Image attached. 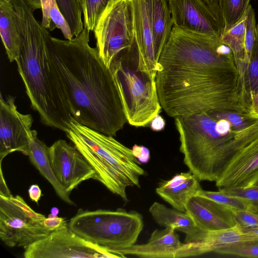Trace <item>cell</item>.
I'll use <instances>...</instances> for the list:
<instances>
[{"label":"cell","mask_w":258,"mask_h":258,"mask_svg":"<svg viewBox=\"0 0 258 258\" xmlns=\"http://www.w3.org/2000/svg\"><path fill=\"white\" fill-rule=\"evenodd\" d=\"M257 39L255 13L251 5H249L246 10L245 32V46L247 62Z\"/></svg>","instance_id":"cell-31"},{"label":"cell","mask_w":258,"mask_h":258,"mask_svg":"<svg viewBox=\"0 0 258 258\" xmlns=\"http://www.w3.org/2000/svg\"><path fill=\"white\" fill-rule=\"evenodd\" d=\"M150 125L152 131L159 132L164 128L165 122L163 118L158 114L151 120Z\"/></svg>","instance_id":"cell-38"},{"label":"cell","mask_w":258,"mask_h":258,"mask_svg":"<svg viewBox=\"0 0 258 258\" xmlns=\"http://www.w3.org/2000/svg\"><path fill=\"white\" fill-rule=\"evenodd\" d=\"M48 60L76 122L115 136L127 122L112 72L89 44L90 31L71 40L51 36L45 30Z\"/></svg>","instance_id":"cell-2"},{"label":"cell","mask_w":258,"mask_h":258,"mask_svg":"<svg viewBox=\"0 0 258 258\" xmlns=\"http://www.w3.org/2000/svg\"><path fill=\"white\" fill-rule=\"evenodd\" d=\"M27 156L33 165L50 183L57 196L68 204L75 206V203L70 198V193L55 177L50 163L48 147L38 138L37 132L29 143Z\"/></svg>","instance_id":"cell-21"},{"label":"cell","mask_w":258,"mask_h":258,"mask_svg":"<svg viewBox=\"0 0 258 258\" xmlns=\"http://www.w3.org/2000/svg\"><path fill=\"white\" fill-rule=\"evenodd\" d=\"M152 25L155 56L159 61L173 24L167 0H146Z\"/></svg>","instance_id":"cell-20"},{"label":"cell","mask_w":258,"mask_h":258,"mask_svg":"<svg viewBox=\"0 0 258 258\" xmlns=\"http://www.w3.org/2000/svg\"><path fill=\"white\" fill-rule=\"evenodd\" d=\"M246 19V11L240 20L220 37L221 41L231 50L242 80L247 63L245 46Z\"/></svg>","instance_id":"cell-23"},{"label":"cell","mask_w":258,"mask_h":258,"mask_svg":"<svg viewBox=\"0 0 258 258\" xmlns=\"http://www.w3.org/2000/svg\"><path fill=\"white\" fill-rule=\"evenodd\" d=\"M240 228L243 232L247 233L258 238V227Z\"/></svg>","instance_id":"cell-42"},{"label":"cell","mask_w":258,"mask_h":258,"mask_svg":"<svg viewBox=\"0 0 258 258\" xmlns=\"http://www.w3.org/2000/svg\"><path fill=\"white\" fill-rule=\"evenodd\" d=\"M46 217L34 211L19 195H0V238L8 246L24 249L51 232Z\"/></svg>","instance_id":"cell-9"},{"label":"cell","mask_w":258,"mask_h":258,"mask_svg":"<svg viewBox=\"0 0 258 258\" xmlns=\"http://www.w3.org/2000/svg\"><path fill=\"white\" fill-rule=\"evenodd\" d=\"M155 81L160 105L170 117L216 109L247 113L233 54L220 38L173 26Z\"/></svg>","instance_id":"cell-1"},{"label":"cell","mask_w":258,"mask_h":258,"mask_svg":"<svg viewBox=\"0 0 258 258\" xmlns=\"http://www.w3.org/2000/svg\"><path fill=\"white\" fill-rule=\"evenodd\" d=\"M207 112L216 119L226 121L235 131L245 130L258 121V119L253 118L248 113L234 110L216 109Z\"/></svg>","instance_id":"cell-28"},{"label":"cell","mask_w":258,"mask_h":258,"mask_svg":"<svg viewBox=\"0 0 258 258\" xmlns=\"http://www.w3.org/2000/svg\"></svg>","instance_id":"cell-46"},{"label":"cell","mask_w":258,"mask_h":258,"mask_svg":"<svg viewBox=\"0 0 258 258\" xmlns=\"http://www.w3.org/2000/svg\"><path fill=\"white\" fill-rule=\"evenodd\" d=\"M247 113L253 118L258 119V92L251 98Z\"/></svg>","instance_id":"cell-37"},{"label":"cell","mask_w":258,"mask_h":258,"mask_svg":"<svg viewBox=\"0 0 258 258\" xmlns=\"http://www.w3.org/2000/svg\"><path fill=\"white\" fill-rule=\"evenodd\" d=\"M229 195L239 197L249 200L256 210L258 214V185H252L245 188H232L219 189Z\"/></svg>","instance_id":"cell-32"},{"label":"cell","mask_w":258,"mask_h":258,"mask_svg":"<svg viewBox=\"0 0 258 258\" xmlns=\"http://www.w3.org/2000/svg\"><path fill=\"white\" fill-rule=\"evenodd\" d=\"M34 11L37 9H41V0H25Z\"/></svg>","instance_id":"cell-41"},{"label":"cell","mask_w":258,"mask_h":258,"mask_svg":"<svg viewBox=\"0 0 258 258\" xmlns=\"http://www.w3.org/2000/svg\"><path fill=\"white\" fill-rule=\"evenodd\" d=\"M237 225L240 228L258 227V214L244 211H234Z\"/></svg>","instance_id":"cell-33"},{"label":"cell","mask_w":258,"mask_h":258,"mask_svg":"<svg viewBox=\"0 0 258 258\" xmlns=\"http://www.w3.org/2000/svg\"><path fill=\"white\" fill-rule=\"evenodd\" d=\"M19 31L18 72L31 106L45 125L67 133L72 119L68 102L49 66L45 30L25 0H13Z\"/></svg>","instance_id":"cell-3"},{"label":"cell","mask_w":258,"mask_h":258,"mask_svg":"<svg viewBox=\"0 0 258 258\" xmlns=\"http://www.w3.org/2000/svg\"><path fill=\"white\" fill-rule=\"evenodd\" d=\"M28 193L31 201L38 203L41 197V190L37 184L31 185L28 189Z\"/></svg>","instance_id":"cell-39"},{"label":"cell","mask_w":258,"mask_h":258,"mask_svg":"<svg viewBox=\"0 0 258 258\" xmlns=\"http://www.w3.org/2000/svg\"><path fill=\"white\" fill-rule=\"evenodd\" d=\"M196 195L211 199L234 211H244L256 213V210L248 200L229 195L221 190L212 191L201 189Z\"/></svg>","instance_id":"cell-25"},{"label":"cell","mask_w":258,"mask_h":258,"mask_svg":"<svg viewBox=\"0 0 258 258\" xmlns=\"http://www.w3.org/2000/svg\"><path fill=\"white\" fill-rule=\"evenodd\" d=\"M215 252L244 257H258V238L225 246Z\"/></svg>","instance_id":"cell-30"},{"label":"cell","mask_w":258,"mask_h":258,"mask_svg":"<svg viewBox=\"0 0 258 258\" xmlns=\"http://www.w3.org/2000/svg\"><path fill=\"white\" fill-rule=\"evenodd\" d=\"M101 59L109 68L113 60L134 43V29L130 0H111L93 31Z\"/></svg>","instance_id":"cell-8"},{"label":"cell","mask_w":258,"mask_h":258,"mask_svg":"<svg viewBox=\"0 0 258 258\" xmlns=\"http://www.w3.org/2000/svg\"><path fill=\"white\" fill-rule=\"evenodd\" d=\"M254 185H258V180L255 182V183Z\"/></svg>","instance_id":"cell-45"},{"label":"cell","mask_w":258,"mask_h":258,"mask_svg":"<svg viewBox=\"0 0 258 258\" xmlns=\"http://www.w3.org/2000/svg\"><path fill=\"white\" fill-rule=\"evenodd\" d=\"M185 212L201 229L224 230L237 225L234 210L208 198L195 195L187 202Z\"/></svg>","instance_id":"cell-17"},{"label":"cell","mask_w":258,"mask_h":258,"mask_svg":"<svg viewBox=\"0 0 258 258\" xmlns=\"http://www.w3.org/2000/svg\"><path fill=\"white\" fill-rule=\"evenodd\" d=\"M132 5L134 41L131 49L138 70L156 78L158 63L154 50L152 27L146 0H130Z\"/></svg>","instance_id":"cell-15"},{"label":"cell","mask_w":258,"mask_h":258,"mask_svg":"<svg viewBox=\"0 0 258 258\" xmlns=\"http://www.w3.org/2000/svg\"><path fill=\"white\" fill-rule=\"evenodd\" d=\"M0 34L8 59L11 62L16 61L19 39L13 0H0Z\"/></svg>","instance_id":"cell-22"},{"label":"cell","mask_w":258,"mask_h":258,"mask_svg":"<svg viewBox=\"0 0 258 258\" xmlns=\"http://www.w3.org/2000/svg\"><path fill=\"white\" fill-rule=\"evenodd\" d=\"M174 120L184 163L200 181L216 182L232 160L258 138V121L245 130L235 131L227 122L208 112Z\"/></svg>","instance_id":"cell-4"},{"label":"cell","mask_w":258,"mask_h":258,"mask_svg":"<svg viewBox=\"0 0 258 258\" xmlns=\"http://www.w3.org/2000/svg\"><path fill=\"white\" fill-rule=\"evenodd\" d=\"M111 0H79L84 27L93 31L98 18Z\"/></svg>","instance_id":"cell-29"},{"label":"cell","mask_w":258,"mask_h":258,"mask_svg":"<svg viewBox=\"0 0 258 258\" xmlns=\"http://www.w3.org/2000/svg\"><path fill=\"white\" fill-rule=\"evenodd\" d=\"M173 26L197 34L220 38L224 22L219 8L205 0H168Z\"/></svg>","instance_id":"cell-11"},{"label":"cell","mask_w":258,"mask_h":258,"mask_svg":"<svg viewBox=\"0 0 258 258\" xmlns=\"http://www.w3.org/2000/svg\"><path fill=\"white\" fill-rule=\"evenodd\" d=\"M258 180V138L245 147L215 182L218 189L245 188Z\"/></svg>","instance_id":"cell-16"},{"label":"cell","mask_w":258,"mask_h":258,"mask_svg":"<svg viewBox=\"0 0 258 258\" xmlns=\"http://www.w3.org/2000/svg\"><path fill=\"white\" fill-rule=\"evenodd\" d=\"M132 150L134 155L140 162H148L150 158L149 151L148 149L143 146L135 145L133 147Z\"/></svg>","instance_id":"cell-36"},{"label":"cell","mask_w":258,"mask_h":258,"mask_svg":"<svg viewBox=\"0 0 258 258\" xmlns=\"http://www.w3.org/2000/svg\"><path fill=\"white\" fill-rule=\"evenodd\" d=\"M24 250L25 258L121 257L85 240L68 227L51 232Z\"/></svg>","instance_id":"cell-10"},{"label":"cell","mask_w":258,"mask_h":258,"mask_svg":"<svg viewBox=\"0 0 258 258\" xmlns=\"http://www.w3.org/2000/svg\"><path fill=\"white\" fill-rule=\"evenodd\" d=\"M68 227L85 240L114 253L117 249L135 244L144 222L139 212L123 208L93 211L79 209Z\"/></svg>","instance_id":"cell-6"},{"label":"cell","mask_w":258,"mask_h":258,"mask_svg":"<svg viewBox=\"0 0 258 258\" xmlns=\"http://www.w3.org/2000/svg\"><path fill=\"white\" fill-rule=\"evenodd\" d=\"M199 181L190 171L181 172L160 182L155 190L173 208L185 212L187 201L202 189Z\"/></svg>","instance_id":"cell-19"},{"label":"cell","mask_w":258,"mask_h":258,"mask_svg":"<svg viewBox=\"0 0 258 258\" xmlns=\"http://www.w3.org/2000/svg\"><path fill=\"white\" fill-rule=\"evenodd\" d=\"M2 163H1V186H0V195L5 196H10L12 194L9 190L5 179L2 170Z\"/></svg>","instance_id":"cell-40"},{"label":"cell","mask_w":258,"mask_h":258,"mask_svg":"<svg viewBox=\"0 0 258 258\" xmlns=\"http://www.w3.org/2000/svg\"><path fill=\"white\" fill-rule=\"evenodd\" d=\"M45 227L51 232L68 227V223L64 218L50 215L43 221Z\"/></svg>","instance_id":"cell-34"},{"label":"cell","mask_w":258,"mask_h":258,"mask_svg":"<svg viewBox=\"0 0 258 258\" xmlns=\"http://www.w3.org/2000/svg\"><path fill=\"white\" fill-rule=\"evenodd\" d=\"M15 97L0 98V161L8 154L20 152L28 154L29 143L37 132L31 129V114L20 113L15 104Z\"/></svg>","instance_id":"cell-12"},{"label":"cell","mask_w":258,"mask_h":258,"mask_svg":"<svg viewBox=\"0 0 258 258\" xmlns=\"http://www.w3.org/2000/svg\"><path fill=\"white\" fill-rule=\"evenodd\" d=\"M121 257L126 255L146 258H181L197 256L196 243H182L173 228L155 230L147 243L115 250Z\"/></svg>","instance_id":"cell-14"},{"label":"cell","mask_w":258,"mask_h":258,"mask_svg":"<svg viewBox=\"0 0 258 258\" xmlns=\"http://www.w3.org/2000/svg\"><path fill=\"white\" fill-rule=\"evenodd\" d=\"M70 127L67 137L95 170L97 180L127 203L126 188L140 187V178L146 174L132 149L73 119Z\"/></svg>","instance_id":"cell-5"},{"label":"cell","mask_w":258,"mask_h":258,"mask_svg":"<svg viewBox=\"0 0 258 258\" xmlns=\"http://www.w3.org/2000/svg\"><path fill=\"white\" fill-rule=\"evenodd\" d=\"M242 81L248 109L251 98L258 92V39L248 59Z\"/></svg>","instance_id":"cell-24"},{"label":"cell","mask_w":258,"mask_h":258,"mask_svg":"<svg viewBox=\"0 0 258 258\" xmlns=\"http://www.w3.org/2000/svg\"><path fill=\"white\" fill-rule=\"evenodd\" d=\"M207 2H208L211 6L217 8H219V4H218V0H205Z\"/></svg>","instance_id":"cell-43"},{"label":"cell","mask_w":258,"mask_h":258,"mask_svg":"<svg viewBox=\"0 0 258 258\" xmlns=\"http://www.w3.org/2000/svg\"><path fill=\"white\" fill-rule=\"evenodd\" d=\"M149 211L159 225L184 233L185 243L199 242L207 232L199 228L186 212L169 208L157 202L152 204Z\"/></svg>","instance_id":"cell-18"},{"label":"cell","mask_w":258,"mask_h":258,"mask_svg":"<svg viewBox=\"0 0 258 258\" xmlns=\"http://www.w3.org/2000/svg\"><path fill=\"white\" fill-rule=\"evenodd\" d=\"M109 68L120 95L127 123L136 127L149 124L162 108L155 79L137 70L130 49L118 54Z\"/></svg>","instance_id":"cell-7"},{"label":"cell","mask_w":258,"mask_h":258,"mask_svg":"<svg viewBox=\"0 0 258 258\" xmlns=\"http://www.w3.org/2000/svg\"><path fill=\"white\" fill-rule=\"evenodd\" d=\"M250 0H218L224 22V32L233 27L245 13Z\"/></svg>","instance_id":"cell-27"},{"label":"cell","mask_w":258,"mask_h":258,"mask_svg":"<svg viewBox=\"0 0 258 258\" xmlns=\"http://www.w3.org/2000/svg\"><path fill=\"white\" fill-rule=\"evenodd\" d=\"M56 0H41L42 5V26L50 31L52 30V24L49 16L50 8Z\"/></svg>","instance_id":"cell-35"},{"label":"cell","mask_w":258,"mask_h":258,"mask_svg":"<svg viewBox=\"0 0 258 258\" xmlns=\"http://www.w3.org/2000/svg\"><path fill=\"white\" fill-rule=\"evenodd\" d=\"M256 30H257V38H258V25H256Z\"/></svg>","instance_id":"cell-44"},{"label":"cell","mask_w":258,"mask_h":258,"mask_svg":"<svg viewBox=\"0 0 258 258\" xmlns=\"http://www.w3.org/2000/svg\"><path fill=\"white\" fill-rule=\"evenodd\" d=\"M50 163L58 181L71 192L85 180H97L95 170L74 146L58 140L48 147Z\"/></svg>","instance_id":"cell-13"},{"label":"cell","mask_w":258,"mask_h":258,"mask_svg":"<svg viewBox=\"0 0 258 258\" xmlns=\"http://www.w3.org/2000/svg\"><path fill=\"white\" fill-rule=\"evenodd\" d=\"M56 2L73 36H77L84 28L82 20V9L79 0H56Z\"/></svg>","instance_id":"cell-26"}]
</instances>
